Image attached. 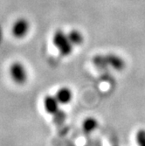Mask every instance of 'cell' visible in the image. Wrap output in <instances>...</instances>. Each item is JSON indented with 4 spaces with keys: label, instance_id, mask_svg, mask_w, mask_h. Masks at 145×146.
I'll list each match as a JSON object with an SVG mask.
<instances>
[{
    "label": "cell",
    "instance_id": "1",
    "mask_svg": "<svg viewBox=\"0 0 145 146\" xmlns=\"http://www.w3.org/2000/svg\"><path fill=\"white\" fill-rule=\"evenodd\" d=\"M92 62L100 70H105L110 67L116 71H122L126 67V62L123 58L115 54L95 55L92 59Z\"/></svg>",
    "mask_w": 145,
    "mask_h": 146
},
{
    "label": "cell",
    "instance_id": "2",
    "mask_svg": "<svg viewBox=\"0 0 145 146\" xmlns=\"http://www.w3.org/2000/svg\"><path fill=\"white\" fill-rule=\"evenodd\" d=\"M52 43L62 56H68L72 54L73 45L71 43L68 35L62 30L59 29L54 33L52 37Z\"/></svg>",
    "mask_w": 145,
    "mask_h": 146
},
{
    "label": "cell",
    "instance_id": "3",
    "mask_svg": "<svg viewBox=\"0 0 145 146\" xmlns=\"http://www.w3.org/2000/svg\"><path fill=\"white\" fill-rule=\"evenodd\" d=\"M9 73L12 81L19 85H23L27 81V71H26L24 66L19 61L11 63L9 68Z\"/></svg>",
    "mask_w": 145,
    "mask_h": 146
},
{
    "label": "cell",
    "instance_id": "4",
    "mask_svg": "<svg viewBox=\"0 0 145 146\" xmlns=\"http://www.w3.org/2000/svg\"><path fill=\"white\" fill-rule=\"evenodd\" d=\"M30 29V24L28 20L24 18L18 19L12 25L11 33L16 38H23L28 33Z\"/></svg>",
    "mask_w": 145,
    "mask_h": 146
},
{
    "label": "cell",
    "instance_id": "5",
    "mask_svg": "<svg viewBox=\"0 0 145 146\" xmlns=\"http://www.w3.org/2000/svg\"><path fill=\"white\" fill-rule=\"evenodd\" d=\"M59 104H60V102H58L56 97L52 96H45V98L43 100V105H44L45 110L48 114L52 115L56 114L60 110Z\"/></svg>",
    "mask_w": 145,
    "mask_h": 146
},
{
    "label": "cell",
    "instance_id": "6",
    "mask_svg": "<svg viewBox=\"0 0 145 146\" xmlns=\"http://www.w3.org/2000/svg\"><path fill=\"white\" fill-rule=\"evenodd\" d=\"M55 97L60 104H68L73 99V92L68 87H61L57 90Z\"/></svg>",
    "mask_w": 145,
    "mask_h": 146
},
{
    "label": "cell",
    "instance_id": "7",
    "mask_svg": "<svg viewBox=\"0 0 145 146\" xmlns=\"http://www.w3.org/2000/svg\"><path fill=\"white\" fill-rule=\"evenodd\" d=\"M99 123L97 121V119L93 116H88L84 119V121L82 122V130L85 134L89 135L91 133H93L95 130L98 128Z\"/></svg>",
    "mask_w": 145,
    "mask_h": 146
},
{
    "label": "cell",
    "instance_id": "8",
    "mask_svg": "<svg viewBox=\"0 0 145 146\" xmlns=\"http://www.w3.org/2000/svg\"><path fill=\"white\" fill-rule=\"evenodd\" d=\"M68 35L73 46H80L84 41V37L82 33L81 32H79L78 30H72L68 33Z\"/></svg>",
    "mask_w": 145,
    "mask_h": 146
},
{
    "label": "cell",
    "instance_id": "9",
    "mask_svg": "<svg viewBox=\"0 0 145 146\" xmlns=\"http://www.w3.org/2000/svg\"><path fill=\"white\" fill-rule=\"evenodd\" d=\"M136 143L138 146H145V129H141L136 132Z\"/></svg>",
    "mask_w": 145,
    "mask_h": 146
},
{
    "label": "cell",
    "instance_id": "10",
    "mask_svg": "<svg viewBox=\"0 0 145 146\" xmlns=\"http://www.w3.org/2000/svg\"><path fill=\"white\" fill-rule=\"evenodd\" d=\"M54 117H55V120H56V122L58 123H64V121H65V119H66V114L63 112V111H61V110H59L56 114H54Z\"/></svg>",
    "mask_w": 145,
    "mask_h": 146
}]
</instances>
